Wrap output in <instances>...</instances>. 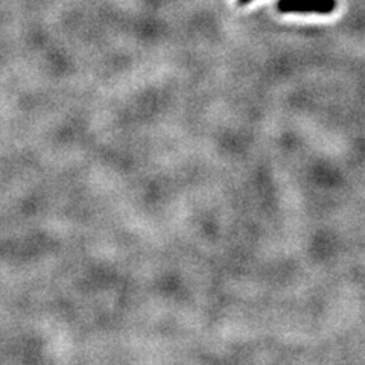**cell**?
Wrapping results in <instances>:
<instances>
[{"label": "cell", "instance_id": "cell-1", "mask_svg": "<svg viewBox=\"0 0 365 365\" xmlns=\"http://www.w3.org/2000/svg\"><path fill=\"white\" fill-rule=\"evenodd\" d=\"M336 0H279L277 9L283 14H331L335 11Z\"/></svg>", "mask_w": 365, "mask_h": 365}, {"label": "cell", "instance_id": "cell-2", "mask_svg": "<svg viewBox=\"0 0 365 365\" xmlns=\"http://www.w3.org/2000/svg\"><path fill=\"white\" fill-rule=\"evenodd\" d=\"M251 0H239V5H246V4H250Z\"/></svg>", "mask_w": 365, "mask_h": 365}]
</instances>
